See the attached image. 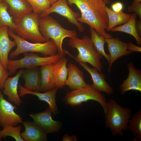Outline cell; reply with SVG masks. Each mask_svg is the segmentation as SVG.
I'll return each mask as SVG.
<instances>
[{
	"label": "cell",
	"instance_id": "cell-1",
	"mask_svg": "<svg viewBox=\"0 0 141 141\" xmlns=\"http://www.w3.org/2000/svg\"><path fill=\"white\" fill-rule=\"evenodd\" d=\"M70 5L74 4L81 15L77 19L79 22L89 25L105 38L112 37L107 33L108 19L105 8L109 0H66Z\"/></svg>",
	"mask_w": 141,
	"mask_h": 141
},
{
	"label": "cell",
	"instance_id": "cell-2",
	"mask_svg": "<svg viewBox=\"0 0 141 141\" xmlns=\"http://www.w3.org/2000/svg\"><path fill=\"white\" fill-rule=\"evenodd\" d=\"M68 44L71 47L77 49L78 53L75 57L65 50H64L65 53L77 62L89 63L100 73H102V65L100 60L103 56L96 50L88 36H84L82 39L77 37L70 38Z\"/></svg>",
	"mask_w": 141,
	"mask_h": 141
},
{
	"label": "cell",
	"instance_id": "cell-3",
	"mask_svg": "<svg viewBox=\"0 0 141 141\" xmlns=\"http://www.w3.org/2000/svg\"><path fill=\"white\" fill-rule=\"evenodd\" d=\"M131 113L130 108L121 107L113 99L107 102L105 126L109 128L112 136H122L123 131L128 130V124Z\"/></svg>",
	"mask_w": 141,
	"mask_h": 141
},
{
	"label": "cell",
	"instance_id": "cell-4",
	"mask_svg": "<svg viewBox=\"0 0 141 141\" xmlns=\"http://www.w3.org/2000/svg\"><path fill=\"white\" fill-rule=\"evenodd\" d=\"M39 30L46 41L52 39L56 45L58 53L64 56L62 48L64 39L66 38H73L77 37V32L64 28L55 19L49 15L40 17Z\"/></svg>",
	"mask_w": 141,
	"mask_h": 141
},
{
	"label": "cell",
	"instance_id": "cell-5",
	"mask_svg": "<svg viewBox=\"0 0 141 141\" xmlns=\"http://www.w3.org/2000/svg\"><path fill=\"white\" fill-rule=\"evenodd\" d=\"M9 36L13 38L16 42V49L9 55L11 58L16 57L19 55L26 52H38L44 56H51L57 54V46L51 39L43 42L31 43L17 36L13 31L9 28Z\"/></svg>",
	"mask_w": 141,
	"mask_h": 141
},
{
	"label": "cell",
	"instance_id": "cell-6",
	"mask_svg": "<svg viewBox=\"0 0 141 141\" xmlns=\"http://www.w3.org/2000/svg\"><path fill=\"white\" fill-rule=\"evenodd\" d=\"M40 15L32 11L24 15L20 19L13 21L16 28L13 31L17 36L34 43L46 40L39 30Z\"/></svg>",
	"mask_w": 141,
	"mask_h": 141
},
{
	"label": "cell",
	"instance_id": "cell-7",
	"mask_svg": "<svg viewBox=\"0 0 141 141\" xmlns=\"http://www.w3.org/2000/svg\"><path fill=\"white\" fill-rule=\"evenodd\" d=\"M24 55V57L19 59L8 60L7 68L9 75L13 74L19 68H33L53 64L63 56L58 53L54 55L44 57L33 52L25 53Z\"/></svg>",
	"mask_w": 141,
	"mask_h": 141
},
{
	"label": "cell",
	"instance_id": "cell-8",
	"mask_svg": "<svg viewBox=\"0 0 141 141\" xmlns=\"http://www.w3.org/2000/svg\"><path fill=\"white\" fill-rule=\"evenodd\" d=\"M90 100L99 102L103 107L105 113L107 111V103L105 96L95 90L92 85L67 93L64 98V102L71 106H80L82 103Z\"/></svg>",
	"mask_w": 141,
	"mask_h": 141
},
{
	"label": "cell",
	"instance_id": "cell-9",
	"mask_svg": "<svg viewBox=\"0 0 141 141\" xmlns=\"http://www.w3.org/2000/svg\"><path fill=\"white\" fill-rule=\"evenodd\" d=\"M53 13H57L66 18L69 22L77 26L80 32L84 31V27L77 19L80 14L73 11L69 7L66 0H57L45 12L40 14V17L49 15Z\"/></svg>",
	"mask_w": 141,
	"mask_h": 141
},
{
	"label": "cell",
	"instance_id": "cell-10",
	"mask_svg": "<svg viewBox=\"0 0 141 141\" xmlns=\"http://www.w3.org/2000/svg\"><path fill=\"white\" fill-rule=\"evenodd\" d=\"M16 108L4 97L0 90V126L3 127L7 125L16 126L19 123H22V118L15 111Z\"/></svg>",
	"mask_w": 141,
	"mask_h": 141
},
{
	"label": "cell",
	"instance_id": "cell-11",
	"mask_svg": "<svg viewBox=\"0 0 141 141\" xmlns=\"http://www.w3.org/2000/svg\"><path fill=\"white\" fill-rule=\"evenodd\" d=\"M52 114L49 107L42 112L32 113L30 116L33 120V121L46 134L52 133L58 131L62 126L59 121L53 119Z\"/></svg>",
	"mask_w": 141,
	"mask_h": 141
},
{
	"label": "cell",
	"instance_id": "cell-12",
	"mask_svg": "<svg viewBox=\"0 0 141 141\" xmlns=\"http://www.w3.org/2000/svg\"><path fill=\"white\" fill-rule=\"evenodd\" d=\"M129 71L128 77L123 81L120 86L121 94L126 92L135 90L141 92V70L136 68L132 62L127 64Z\"/></svg>",
	"mask_w": 141,
	"mask_h": 141
},
{
	"label": "cell",
	"instance_id": "cell-13",
	"mask_svg": "<svg viewBox=\"0 0 141 141\" xmlns=\"http://www.w3.org/2000/svg\"><path fill=\"white\" fill-rule=\"evenodd\" d=\"M105 39L110 56L108 70L109 72L115 61L122 56L128 55L132 52L128 50V43L121 40L117 37Z\"/></svg>",
	"mask_w": 141,
	"mask_h": 141
},
{
	"label": "cell",
	"instance_id": "cell-14",
	"mask_svg": "<svg viewBox=\"0 0 141 141\" xmlns=\"http://www.w3.org/2000/svg\"><path fill=\"white\" fill-rule=\"evenodd\" d=\"M19 91L18 93L20 97H23L27 94L35 95L39 100L44 101L48 104L53 115H55L58 113V110L56 101V95L58 89L57 88L55 87L44 93L29 90L21 85H19Z\"/></svg>",
	"mask_w": 141,
	"mask_h": 141
},
{
	"label": "cell",
	"instance_id": "cell-15",
	"mask_svg": "<svg viewBox=\"0 0 141 141\" xmlns=\"http://www.w3.org/2000/svg\"><path fill=\"white\" fill-rule=\"evenodd\" d=\"M77 62L90 74L93 81L92 85L95 90L100 92H104L108 95L113 93L112 87L105 80L104 74L99 73L96 69L90 67L86 63Z\"/></svg>",
	"mask_w": 141,
	"mask_h": 141
},
{
	"label": "cell",
	"instance_id": "cell-16",
	"mask_svg": "<svg viewBox=\"0 0 141 141\" xmlns=\"http://www.w3.org/2000/svg\"><path fill=\"white\" fill-rule=\"evenodd\" d=\"M9 28L5 26L0 27V61L6 70L9 52L16 45L15 41L11 40L9 38Z\"/></svg>",
	"mask_w": 141,
	"mask_h": 141
},
{
	"label": "cell",
	"instance_id": "cell-17",
	"mask_svg": "<svg viewBox=\"0 0 141 141\" xmlns=\"http://www.w3.org/2000/svg\"><path fill=\"white\" fill-rule=\"evenodd\" d=\"M68 76L65 85L72 90L87 86L84 79L82 71L74 64L69 63L68 65Z\"/></svg>",
	"mask_w": 141,
	"mask_h": 141
},
{
	"label": "cell",
	"instance_id": "cell-18",
	"mask_svg": "<svg viewBox=\"0 0 141 141\" xmlns=\"http://www.w3.org/2000/svg\"><path fill=\"white\" fill-rule=\"evenodd\" d=\"M25 131L21 133L24 141H47V134L33 121L22 122Z\"/></svg>",
	"mask_w": 141,
	"mask_h": 141
},
{
	"label": "cell",
	"instance_id": "cell-19",
	"mask_svg": "<svg viewBox=\"0 0 141 141\" xmlns=\"http://www.w3.org/2000/svg\"><path fill=\"white\" fill-rule=\"evenodd\" d=\"M24 70L21 69L15 76L8 78L4 84V93L11 102L18 105L22 102L19 95L17 89L19 80Z\"/></svg>",
	"mask_w": 141,
	"mask_h": 141
},
{
	"label": "cell",
	"instance_id": "cell-20",
	"mask_svg": "<svg viewBox=\"0 0 141 141\" xmlns=\"http://www.w3.org/2000/svg\"><path fill=\"white\" fill-rule=\"evenodd\" d=\"M21 77L25 81L23 87L25 89L33 91H40V73L38 67L24 69Z\"/></svg>",
	"mask_w": 141,
	"mask_h": 141
},
{
	"label": "cell",
	"instance_id": "cell-21",
	"mask_svg": "<svg viewBox=\"0 0 141 141\" xmlns=\"http://www.w3.org/2000/svg\"><path fill=\"white\" fill-rule=\"evenodd\" d=\"M9 6L8 12L13 21L17 20L24 15L33 11L26 0H4Z\"/></svg>",
	"mask_w": 141,
	"mask_h": 141
},
{
	"label": "cell",
	"instance_id": "cell-22",
	"mask_svg": "<svg viewBox=\"0 0 141 141\" xmlns=\"http://www.w3.org/2000/svg\"><path fill=\"white\" fill-rule=\"evenodd\" d=\"M67 61V58L63 56L53 63L55 85L58 89L66 85L68 76Z\"/></svg>",
	"mask_w": 141,
	"mask_h": 141
},
{
	"label": "cell",
	"instance_id": "cell-23",
	"mask_svg": "<svg viewBox=\"0 0 141 141\" xmlns=\"http://www.w3.org/2000/svg\"><path fill=\"white\" fill-rule=\"evenodd\" d=\"M40 91L46 92L55 87L53 69V64L40 66Z\"/></svg>",
	"mask_w": 141,
	"mask_h": 141
},
{
	"label": "cell",
	"instance_id": "cell-24",
	"mask_svg": "<svg viewBox=\"0 0 141 141\" xmlns=\"http://www.w3.org/2000/svg\"><path fill=\"white\" fill-rule=\"evenodd\" d=\"M137 15L135 13L131 14L129 20L124 24L115 27L111 30L113 32H121L129 34L135 39L137 44L141 45V38L136 31V23Z\"/></svg>",
	"mask_w": 141,
	"mask_h": 141
},
{
	"label": "cell",
	"instance_id": "cell-25",
	"mask_svg": "<svg viewBox=\"0 0 141 141\" xmlns=\"http://www.w3.org/2000/svg\"><path fill=\"white\" fill-rule=\"evenodd\" d=\"M108 19V25L107 31H109L116 26L124 24L131 17V14H128L121 11L115 12L107 6L105 8Z\"/></svg>",
	"mask_w": 141,
	"mask_h": 141
},
{
	"label": "cell",
	"instance_id": "cell-26",
	"mask_svg": "<svg viewBox=\"0 0 141 141\" xmlns=\"http://www.w3.org/2000/svg\"><path fill=\"white\" fill-rule=\"evenodd\" d=\"M91 39L96 50L99 54L104 57L109 63L110 61L109 54L106 53L104 50V44L106 43L105 39L99 34L93 28L90 27Z\"/></svg>",
	"mask_w": 141,
	"mask_h": 141
},
{
	"label": "cell",
	"instance_id": "cell-27",
	"mask_svg": "<svg viewBox=\"0 0 141 141\" xmlns=\"http://www.w3.org/2000/svg\"><path fill=\"white\" fill-rule=\"evenodd\" d=\"M128 130L134 136V140H141V109H139L131 117L128 124Z\"/></svg>",
	"mask_w": 141,
	"mask_h": 141
},
{
	"label": "cell",
	"instance_id": "cell-28",
	"mask_svg": "<svg viewBox=\"0 0 141 141\" xmlns=\"http://www.w3.org/2000/svg\"><path fill=\"white\" fill-rule=\"evenodd\" d=\"M9 8L8 5L4 0H0V27L7 26L14 31L16 26L8 12Z\"/></svg>",
	"mask_w": 141,
	"mask_h": 141
},
{
	"label": "cell",
	"instance_id": "cell-29",
	"mask_svg": "<svg viewBox=\"0 0 141 141\" xmlns=\"http://www.w3.org/2000/svg\"><path fill=\"white\" fill-rule=\"evenodd\" d=\"M3 129L0 131V134L2 137L5 138L10 136L16 141H24L21 136L20 131L21 127L20 125L13 126L9 125L4 126Z\"/></svg>",
	"mask_w": 141,
	"mask_h": 141
},
{
	"label": "cell",
	"instance_id": "cell-30",
	"mask_svg": "<svg viewBox=\"0 0 141 141\" xmlns=\"http://www.w3.org/2000/svg\"><path fill=\"white\" fill-rule=\"evenodd\" d=\"M32 7L33 12L40 15L51 6L49 0H26Z\"/></svg>",
	"mask_w": 141,
	"mask_h": 141
},
{
	"label": "cell",
	"instance_id": "cell-31",
	"mask_svg": "<svg viewBox=\"0 0 141 141\" xmlns=\"http://www.w3.org/2000/svg\"><path fill=\"white\" fill-rule=\"evenodd\" d=\"M127 10L128 12H133L138 15L139 19H141V3L140 2L133 1L132 4L128 6Z\"/></svg>",
	"mask_w": 141,
	"mask_h": 141
},
{
	"label": "cell",
	"instance_id": "cell-32",
	"mask_svg": "<svg viewBox=\"0 0 141 141\" xmlns=\"http://www.w3.org/2000/svg\"><path fill=\"white\" fill-rule=\"evenodd\" d=\"M9 75L8 71L4 68L0 61V90L4 89V83Z\"/></svg>",
	"mask_w": 141,
	"mask_h": 141
},
{
	"label": "cell",
	"instance_id": "cell-33",
	"mask_svg": "<svg viewBox=\"0 0 141 141\" xmlns=\"http://www.w3.org/2000/svg\"><path fill=\"white\" fill-rule=\"evenodd\" d=\"M128 50L132 52H140L141 48L129 42L128 43Z\"/></svg>",
	"mask_w": 141,
	"mask_h": 141
},
{
	"label": "cell",
	"instance_id": "cell-34",
	"mask_svg": "<svg viewBox=\"0 0 141 141\" xmlns=\"http://www.w3.org/2000/svg\"><path fill=\"white\" fill-rule=\"evenodd\" d=\"M123 7L122 4L120 2H117L111 5L112 10L117 12L122 11Z\"/></svg>",
	"mask_w": 141,
	"mask_h": 141
},
{
	"label": "cell",
	"instance_id": "cell-35",
	"mask_svg": "<svg viewBox=\"0 0 141 141\" xmlns=\"http://www.w3.org/2000/svg\"><path fill=\"white\" fill-rule=\"evenodd\" d=\"M77 136L73 135L70 136L67 134H65L63 137V141H77Z\"/></svg>",
	"mask_w": 141,
	"mask_h": 141
},
{
	"label": "cell",
	"instance_id": "cell-36",
	"mask_svg": "<svg viewBox=\"0 0 141 141\" xmlns=\"http://www.w3.org/2000/svg\"><path fill=\"white\" fill-rule=\"evenodd\" d=\"M136 27L137 32L139 36L141 35V20H136Z\"/></svg>",
	"mask_w": 141,
	"mask_h": 141
},
{
	"label": "cell",
	"instance_id": "cell-37",
	"mask_svg": "<svg viewBox=\"0 0 141 141\" xmlns=\"http://www.w3.org/2000/svg\"><path fill=\"white\" fill-rule=\"evenodd\" d=\"M57 0H49L51 5H52L56 2Z\"/></svg>",
	"mask_w": 141,
	"mask_h": 141
},
{
	"label": "cell",
	"instance_id": "cell-38",
	"mask_svg": "<svg viewBox=\"0 0 141 141\" xmlns=\"http://www.w3.org/2000/svg\"><path fill=\"white\" fill-rule=\"evenodd\" d=\"M133 1L136 2H140L141 0H133Z\"/></svg>",
	"mask_w": 141,
	"mask_h": 141
},
{
	"label": "cell",
	"instance_id": "cell-39",
	"mask_svg": "<svg viewBox=\"0 0 141 141\" xmlns=\"http://www.w3.org/2000/svg\"><path fill=\"white\" fill-rule=\"evenodd\" d=\"M2 136H1L0 134V141L1 140V139H2Z\"/></svg>",
	"mask_w": 141,
	"mask_h": 141
}]
</instances>
